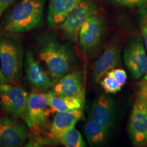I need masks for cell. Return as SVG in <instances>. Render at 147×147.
Returning <instances> with one entry per match:
<instances>
[{"label":"cell","instance_id":"cell-1","mask_svg":"<svg viewBox=\"0 0 147 147\" xmlns=\"http://www.w3.org/2000/svg\"><path fill=\"white\" fill-rule=\"evenodd\" d=\"M37 53L38 59L45 63L53 83L69 73L76 63L74 53L69 45L51 34L40 37Z\"/></svg>","mask_w":147,"mask_h":147},{"label":"cell","instance_id":"cell-2","mask_svg":"<svg viewBox=\"0 0 147 147\" xmlns=\"http://www.w3.org/2000/svg\"><path fill=\"white\" fill-rule=\"evenodd\" d=\"M24 60V47L18 34H0V67L8 83L21 80Z\"/></svg>","mask_w":147,"mask_h":147},{"label":"cell","instance_id":"cell-3","mask_svg":"<svg viewBox=\"0 0 147 147\" xmlns=\"http://www.w3.org/2000/svg\"><path fill=\"white\" fill-rule=\"evenodd\" d=\"M47 0H21L7 16L6 32L21 34L34 30L41 24Z\"/></svg>","mask_w":147,"mask_h":147},{"label":"cell","instance_id":"cell-4","mask_svg":"<svg viewBox=\"0 0 147 147\" xmlns=\"http://www.w3.org/2000/svg\"><path fill=\"white\" fill-rule=\"evenodd\" d=\"M51 113L47 93L34 90L29 93L23 119L31 129L38 131L43 127Z\"/></svg>","mask_w":147,"mask_h":147},{"label":"cell","instance_id":"cell-5","mask_svg":"<svg viewBox=\"0 0 147 147\" xmlns=\"http://www.w3.org/2000/svg\"><path fill=\"white\" fill-rule=\"evenodd\" d=\"M29 93L24 88L12 83L0 84V104L13 118H23Z\"/></svg>","mask_w":147,"mask_h":147},{"label":"cell","instance_id":"cell-6","mask_svg":"<svg viewBox=\"0 0 147 147\" xmlns=\"http://www.w3.org/2000/svg\"><path fill=\"white\" fill-rule=\"evenodd\" d=\"M97 9L96 3L93 0H82L61 24L66 39L74 42L78 41L82 25L87 18L95 14Z\"/></svg>","mask_w":147,"mask_h":147},{"label":"cell","instance_id":"cell-7","mask_svg":"<svg viewBox=\"0 0 147 147\" xmlns=\"http://www.w3.org/2000/svg\"><path fill=\"white\" fill-rule=\"evenodd\" d=\"M128 131L135 146L147 144V102L138 95L131 109Z\"/></svg>","mask_w":147,"mask_h":147},{"label":"cell","instance_id":"cell-8","mask_svg":"<svg viewBox=\"0 0 147 147\" xmlns=\"http://www.w3.org/2000/svg\"><path fill=\"white\" fill-rule=\"evenodd\" d=\"M123 59L134 79H139L146 74L147 53L140 37H134L128 42L124 49Z\"/></svg>","mask_w":147,"mask_h":147},{"label":"cell","instance_id":"cell-9","mask_svg":"<svg viewBox=\"0 0 147 147\" xmlns=\"http://www.w3.org/2000/svg\"><path fill=\"white\" fill-rule=\"evenodd\" d=\"M29 136L28 128L8 116L0 117V147L22 146Z\"/></svg>","mask_w":147,"mask_h":147},{"label":"cell","instance_id":"cell-10","mask_svg":"<svg viewBox=\"0 0 147 147\" xmlns=\"http://www.w3.org/2000/svg\"><path fill=\"white\" fill-rule=\"evenodd\" d=\"M23 68L27 82L32 89L44 91L53 87L54 83L52 79L31 51H27L25 55Z\"/></svg>","mask_w":147,"mask_h":147},{"label":"cell","instance_id":"cell-11","mask_svg":"<svg viewBox=\"0 0 147 147\" xmlns=\"http://www.w3.org/2000/svg\"><path fill=\"white\" fill-rule=\"evenodd\" d=\"M102 19L96 14L87 18L78 34L79 45L86 52H92L100 45L104 30Z\"/></svg>","mask_w":147,"mask_h":147},{"label":"cell","instance_id":"cell-12","mask_svg":"<svg viewBox=\"0 0 147 147\" xmlns=\"http://www.w3.org/2000/svg\"><path fill=\"white\" fill-rule=\"evenodd\" d=\"M121 62V47L116 40L108 44L102 55L95 61L93 66V78L95 82L119 65Z\"/></svg>","mask_w":147,"mask_h":147},{"label":"cell","instance_id":"cell-13","mask_svg":"<svg viewBox=\"0 0 147 147\" xmlns=\"http://www.w3.org/2000/svg\"><path fill=\"white\" fill-rule=\"evenodd\" d=\"M82 117V109L57 112L53 118L48 136L54 140L58 144L59 139L69 129L74 127Z\"/></svg>","mask_w":147,"mask_h":147},{"label":"cell","instance_id":"cell-14","mask_svg":"<svg viewBox=\"0 0 147 147\" xmlns=\"http://www.w3.org/2000/svg\"><path fill=\"white\" fill-rule=\"evenodd\" d=\"M52 91L59 95L84 99L82 73L80 71H73L66 74L55 82Z\"/></svg>","mask_w":147,"mask_h":147},{"label":"cell","instance_id":"cell-15","mask_svg":"<svg viewBox=\"0 0 147 147\" xmlns=\"http://www.w3.org/2000/svg\"><path fill=\"white\" fill-rule=\"evenodd\" d=\"M90 117L110 131L115 120V104L112 97L104 93L97 97L92 106Z\"/></svg>","mask_w":147,"mask_h":147},{"label":"cell","instance_id":"cell-16","mask_svg":"<svg viewBox=\"0 0 147 147\" xmlns=\"http://www.w3.org/2000/svg\"><path fill=\"white\" fill-rule=\"evenodd\" d=\"M82 0H49L47 14L48 27L53 28L64 21Z\"/></svg>","mask_w":147,"mask_h":147},{"label":"cell","instance_id":"cell-17","mask_svg":"<svg viewBox=\"0 0 147 147\" xmlns=\"http://www.w3.org/2000/svg\"><path fill=\"white\" fill-rule=\"evenodd\" d=\"M48 103L52 113L82 109L84 99L57 94L53 91L47 93Z\"/></svg>","mask_w":147,"mask_h":147},{"label":"cell","instance_id":"cell-18","mask_svg":"<svg viewBox=\"0 0 147 147\" xmlns=\"http://www.w3.org/2000/svg\"><path fill=\"white\" fill-rule=\"evenodd\" d=\"M84 133L91 146L102 144L106 140L109 131L89 117L84 125Z\"/></svg>","mask_w":147,"mask_h":147},{"label":"cell","instance_id":"cell-19","mask_svg":"<svg viewBox=\"0 0 147 147\" xmlns=\"http://www.w3.org/2000/svg\"><path fill=\"white\" fill-rule=\"evenodd\" d=\"M59 143L66 147H84V142L80 132L74 127L70 129L59 139Z\"/></svg>","mask_w":147,"mask_h":147},{"label":"cell","instance_id":"cell-20","mask_svg":"<svg viewBox=\"0 0 147 147\" xmlns=\"http://www.w3.org/2000/svg\"><path fill=\"white\" fill-rule=\"evenodd\" d=\"M100 84L106 93L114 94L120 91L122 88L118 82L108 73L100 80Z\"/></svg>","mask_w":147,"mask_h":147},{"label":"cell","instance_id":"cell-21","mask_svg":"<svg viewBox=\"0 0 147 147\" xmlns=\"http://www.w3.org/2000/svg\"><path fill=\"white\" fill-rule=\"evenodd\" d=\"M55 144H57L54 140L49 137L40 136H36L33 137L27 141L25 144V146L27 147H40V146H51Z\"/></svg>","mask_w":147,"mask_h":147},{"label":"cell","instance_id":"cell-22","mask_svg":"<svg viewBox=\"0 0 147 147\" xmlns=\"http://www.w3.org/2000/svg\"><path fill=\"white\" fill-rule=\"evenodd\" d=\"M111 76H113L114 78L118 82V83L120 84L121 87L124 86L127 80V74L126 71L123 69H113L108 72Z\"/></svg>","mask_w":147,"mask_h":147},{"label":"cell","instance_id":"cell-23","mask_svg":"<svg viewBox=\"0 0 147 147\" xmlns=\"http://www.w3.org/2000/svg\"><path fill=\"white\" fill-rule=\"evenodd\" d=\"M141 29H142L143 42H144L145 47H146L147 51V13L145 14L144 18H143Z\"/></svg>","mask_w":147,"mask_h":147},{"label":"cell","instance_id":"cell-24","mask_svg":"<svg viewBox=\"0 0 147 147\" xmlns=\"http://www.w3.org/2000/svg\"><path fill=\"white\" fill-rule=\"evenodd\" d=\"M138 95L147 102V80H142L139 86Z\"/></svg>","mask_w":147,"mask_h":147},{"label":"cell","instance_id":"cell-25","mask_svg":"<svg viewBox=\"0 0 147 147\" xmlns=\"http://www.w3.org/2000/svg\"><path fill=\"white\" fill-rule=\"evenodd\" d=\"M131 7L136 6L140 8H147V0H131Z\"/></svg>","mask_w":147,"mask_h":147},{"label":"cell","instance_id":"cell-26","mask_svg":"<svg viewBox=\"0 0 147 147\" xmlns=\"http://www.w3.org/2000/svg\"><path fill=\"white\" fill-rule=\"evenodd\" d=\"M16 0H0V6L7 9Z\"/></svg>","mask_w":147,"mask_h":147},{"label":"cell","instance_id":"cell-27","mask_svg":"<svg viewBox=\"0 0 147 147\" xmlns=\"http://www.w3.org/2000/svg\"><path fill=\"white\" fill-rule=\"evenodd\" d=\"M114 3L123 6H131V0H112Z\"/></svg>","mask_w":147,"mask_h":147},{"label":"cell","instance_id":"cell-28","mask_svg":"<svg viewBox=\"0 0 147 147\" xmlns=\"http://www.w3.org/2000/svg\"><path fill=\"white\" fill-rule=\"evenodd\" d=\"M6 82H7L6 79L5 78L4 76H3L2 71H1V67H0V84H3V83H6Z\"/></svg>","mask_w":147,"mask_h":147},{"label":"cell","instance_id":"cell-29","mask_svg":"<svg viewBox=\"0 0 147 147\" xmlns=\"http://www.w3.org/2000/svg\"><path fill=\"white\" fill-rule=\"evenodd\" d=\"M5 10H6V9L4 8H3V7L0 6V18H1V16H2L3 13V12H4V11Z\"/></svg>","mask_w":147,"mask_h":147},{"label":"cell","instance_id":"cell-30","mask_svg":"<svg viewBox=\"0 0 147 147\" xmlns=\"http://www.w3.org/2000/svg\"><path fill=\"white\" fill-rule=\"evenodd\" d=\"M143 80H147V74L143 76Z\"/></svg>","mask_w":147,"mask_h":147}]
</instances>
